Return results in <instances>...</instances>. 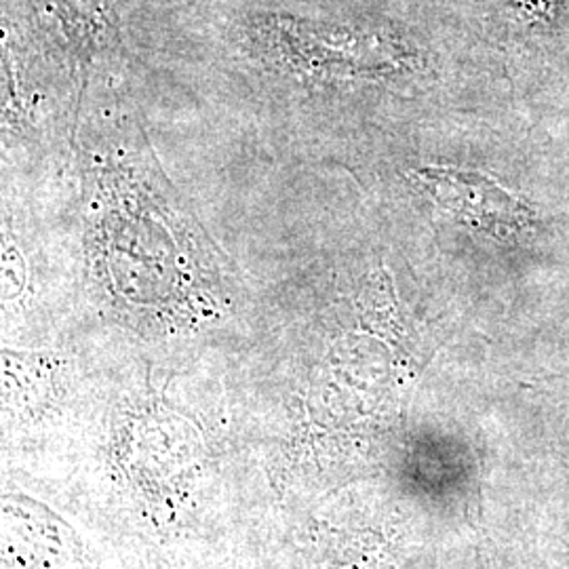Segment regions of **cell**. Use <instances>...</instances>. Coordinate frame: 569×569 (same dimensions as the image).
Masks as SVG:
<instances>
[{
    "instance_id": "6da1fadb",
    "label": "cell",
    "mask_w": 569,
    "mask_h": 569,
    "mask_svg": "<svg viewBox=\"0 0 569 569\" xmlns=\"http://www.w3.org/2000/svg\"><path fill=\"white\" fill-rule=\"evenodd\" d=\"M416 178L435 203L500 241H517L536 226L533 209L488 176L453 167H428Z\"/></svg>"
}]
</instances>
